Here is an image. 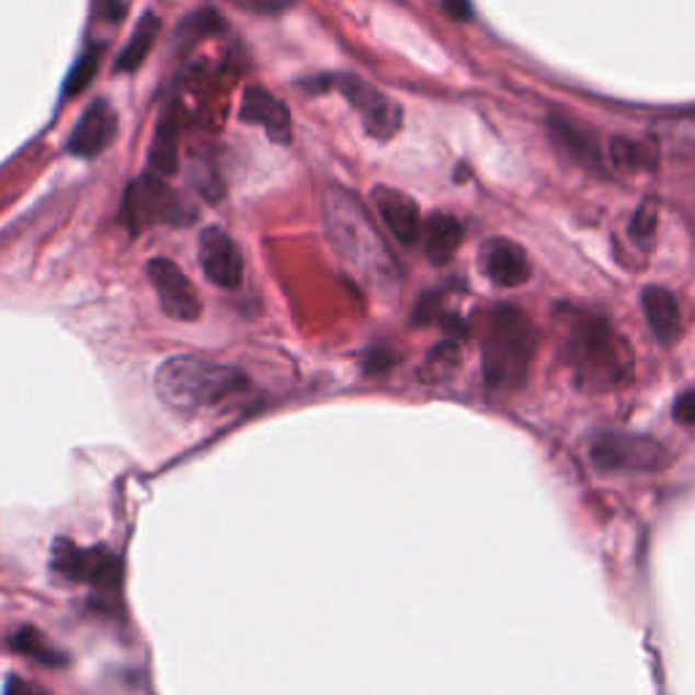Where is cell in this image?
Masks as SVG:
<instances>
[{
    "instance_id": "cell-19",
    "label": "cell",
    "mask_w": 695,
    "mask_h": 695,
    "mask_svg": "<svg viewBox=\"0 0 695 695\" xmlns=\"http://www.w3.org/2000/svg\"><path fill=\"white\" fill-rule=\"evenodd\" d=\"M158 31H161V22H158V16H152V14L141 16V20L136 22L134 36H130V42L125 44L123 53H119V58L115 62L117 71H136V68H139L141 62L147 60V55H150L152 44H156V38H158Z\"/></svg>"
},
{
    "instance_id": "cell-30",
    "label": "cell",
    "mask_w": 695,
    "mask_h": 695,
    "mask_svg": "<svg viewBox=\"0 0 695 695\" xmlns=\"http://www.w3.org/2000/svg\"><path fill=\"white\" fill-rule=\"evenodd\" d=\"M443 9H446V14L454 16V20H470L472 16L470 0H443Z\"/></svg>"
},
{
    "instance_id": "cell-13",
    "label": "cell",
    "mask_w": 695,
    "mask_h": 695,
    "mask_svg": "<svg viewBox=\"0 0 695 695\" xmlns=\"http://www.w3.org/2000/svg\"><path fill=\"white\" fill-rule=\"evenodd\" d=\"M483 275L503 288H516L529 281V259L522 244L511 239H492L481 250Z\"/></svg>"
},
{
    "instance_id": "cell-15",
    "label": "cell",
    "mask_w": 695,
    "mask_h": 695,
    "mask_svg": "<svg viewBox=\"0 0 695 695\" xmlns=\"http://www.w3.org/2000/svg\"><path fill=\"white\" fill-rule=\"evenodd\" d=\"M549 128H551V139L557 141L560 150H566L573 161L581 163V167H590L603 172V156H601V145H597V136L586 128L584 123L573 117H562V115H551L549 117Z\"/></svg>"
},
{
    "instance_id": "cell-10",
    "label": "cell",
    "mask_w": 695,
    "mask_h": 695,
    "mask_svg": "<svg viewBox=\"0 0 695 695\" xmlns=\"http://www.w3.org/2000/svg\"><path fill=\"white\" fill-rule=\"evenodd\" d=\"M198 261L202 270L215 286L220 288H237L242 283V253H239L237 242L218 226H207L198 239Z\"/></svg>"
},
{
    "instance_id": "cell-28",
    "label": "cell",
    "mask_w": 695,
    "mask_h": 695,
    "mask_svg": "<svg viewBox=\"0 0 695 695\" xmlns=\"http://www.w3.org/2000/svg\"><path fill=\"white\" fill-rule=\"evenodd\" d=\"M389 364H395V353L386 351V348H373V351L367 353V358H364V367H367V373H380V369H386Z\"/></svg>"
},
{
    "instance_id": "cell-7",
    "label": "cell",
    "mask_w": 695,
    "mask_h": 695,
    "mask_svg": "<svg viewBox=\"0 0 695 695\" xmlns=\"http://www.w3.org/2000/svg\"><path fill=\"white\" fill-rule=\"evenodd\" d=\"M323 84H332L334 90L343 93V99L353 110L362 115L364 130L375 139L386 141L400 130L402 125V110L400 104L389 99L386 93H380L375 84H369L367 79L353 77V73H338V77H329Z\"/></svg>"
},
{
    "instance_id": "cell-23",
    "label": "cell",
    "mask_w": 695,
    "mask_h": 695,
    "mask_svg": "<svg viewBox=\"0 0 695 695\" xmlns=\"http://www.w3.org/2000/svg\"><path fill=\"white\" fill-rule=\"evenodd\" d=\"M101 53H104L101 44H90V47H84V53L79 55V60L73 62L71 77L66 79V88H62V93H66L68 99H77V95L82 93L90 82H93L95 71H99Z\"/></svg>"
},
{
    "instance_id": "cell-9",
    "label": "cell",
    "mask_w": 695,
    "mask_h": 695,
    "mask_svg": "<svg viewBox=\"0 0 695 695\" xmlns=\"http://www.w3.org/2000/svg\"><path fill=\"white\" fill-rule=\"evenodd\" d=\"M147 275H150L152 288L158 290V301H161L167 316L176 318V321H196L202 316L198 290L174 261L152 259L147 264Z\"/></svg>"
},
{
    "instance_id": "cell-21",
    "label": "cell",
    "mask_w": 695,
    "mask_h": 695,
    "mask_svg": "<svg viewBox=\"0 0 695 695\" xmlns=\"http://www.w3.org/2000/svg\"><path fill=\"white\" fill-rule=\"evenodd\" d=\"M654 161H658V147L649 145V141H612V163L617 169H625V172H641V169H652Z\"/></svg>"
},
{
    "instance_id": "cell-17",
    "label": "cell",
    "mask_w": 695,
    "mask_h": 695,
    "mask_svg": "<svg viewBox=\"0 0 695 695\" xmlns=\"http://www.w3.org/2000/svg\"><path fill=\"white\" fill-rule=\"evenodd\" d=\"M465 229L454 215H432L424 226H421V242H424V253L432 264H446L454 259L457 248L463 244Z\"/></svg>"
},
{
    "instance_id": "cell-14",
    "label": "cell",
    "mask_w": 695,
    "mask_h": 695,
    "mask_svg": "<svg viewBox=\"0 0 695 695\" xmlns=\"http://www.w3.org/2000/svg\"><path fill=\"white\" fill-rule=\"evenodd\" d=\"M239 117L250 125H261L275 145H288L290 141L288 106L283 101H277L272 93H266L264 88L244 90Z\"/></svg>"
},
{
    "instance_id": "cell-27",
    "label": "cell",
    "mask_w": 695,
    "mask_h": 695,
    "mask_svg": "<svg viewBox=\"0 0 695 695\" xmlns=\"http://www.w3.org/2000/svg\"><path fill=\"white\" fill-rule=\"evenodd\" d=\"M654 220H658V213H654L652 204H643L634 218V233L636 237H649L654 231Z\"/></svg>"
},
{
    "instance_id": "cell-25",
    "label": "cell",
    "mask_w": 695,
    "mask_h": 695,
    "mask_svg": "<svg viewBox=\"0 0 695 695\" xmlns=\"http://www.w3.org/2000/svg\"><path fill=\"white\" fill-rule=\"evenodd\" d=\"M674 419L680 421V424L695 426V389L685 391V395L676 397V402H674Z\"/></svg>"
},
{
    "instance_id": "cell-32",
    "label": "cell",
    "mask_w": 695,
    "mask_h": 695,
    "mask_svg": "<svg viewBox=\"0 0 695 695\" xmlns=\"http://www.w3.org/2000/svg\"><path fill=\"white\" fill-rule=\"evenodd\" d=\"M5 695H44V693L36 691L31 682H22V680H16V676H11L9 687H5Z\"/></svg>"
},
{
    "instance_id": "cell-8",
    "label": "cell",
    "mask_w": 695,
    "mask_h": 695,
    "mask_svg": "<svg viewBox=\"0 0 695 695\" xmlns=\"http://www.w3.org/2000/svg\"><path fill=\"white\" fill-rule=\"evenodd\" d=\"M53 568L68 581H82V584H93L99 590H117L123 568L119 560L104 546L95 549H79L73 540L60 538L53 551Z\"/></svg>"
},
{
    "instance_id": "cell-26",
    "label": "cell",
    "mask_w": 695,
    "mask_h": 695,
    "mask_svg": "<svg viewBox=\"0 0 695 695\" xmlns=\"http://www.w3.org/2000/svg\"><path fill=\"white\" fill-rule=\"evenodd\" d=\"M244 5H248L250 11H255V14H281V11L290 9L294 3H299V0H242Z\"/></svg>"
},
{
    "instance_id": "cell-6",
    "label": "cell",
    "mask_w": 695,
    "mask_h": 695,
    "mask_svg": "<svg viewBox=\"0 0 695 695\" xmlns=\"http://www.w3.org/2000/svg\"><path fill=\"white\" fill-rule=\"evenodd\" d=\"M590 457L606 472H649L669 463L663 443L634 432H603L592 443Z\"/></svg>"
},
{
    "instance_id": "cell-5",
    "label": "cell",
    "mask_w": 695,
    "mask_h": 695,
    "mask_svg": "<svg viewBox=\"0 0 695 695\" xmlns=\"http://www.w3.org/2000/svg\"><path fill=\"white\" fill-rule=\"evenodd\" d=\"M123 226L130 233H141L147 226L156 220H167V224H187L193 213H185V204L169 191L161 182V176H139L134 185H128L123 196V209H119Z\"/></svg>"
},
{
    "instance_id": "cell-3",
    "label": "cell",
    "mask_w": 695,
    "mask_h": 695,
    "mask_svg": "<svg viewBox=\"0 0 695 695\" xmlns=\"http://www.w3.org/2000/svg\"><path fill=\"white\" fill-rule=\"evenodd\" d=\"M483 378L492 389H520L535 356V329L514 305H494L478 316Z\"/></svg>"
},
{
    "instance_id": "cell-31",
    "label": "cell",
    "mask_w": 695,
    "mask_h": 695,
    "mask_svg": "<svg viewBox=\"0 0 695 695\" xmlns=\"http://www.w3.org/2000/svg\"><path fill=\"white\" fill-rule=\"evenodd\" d=\"M95 9H99V14L104 20H119L125 11V3L123 0H95Z\"/></svg>"
},
{
    "instance_id": "cell-18",
    "label": "cell",
    "mask_w": 695,
    "mask_h": 695,
    "mask_svg": "<svg viewBox=\"0 0 695 695\" xmlns=\"http://www.w3.org/2000/svg\"><path fill=\"white\" fill-rule=\"evenodd\" d=\"M182 134V112L180 106H172L167 115L161 117L156 130V139L150 147V163L156 176H167L176 169V147H180Z\"/></svg>"
},
{
    "instance_id": "cell-12",
    "label": "cell",
    "mask_w": 695,
    "mask_h": 695,
    "mask_svg": "<svg viewBox=\"0 0 695 695\" xmlns=\"http://www.w3.org/2000/svg\"><path fill=\"white\" fill-rule=\"evenodd\" d=\"M373 204L378 209L380 220L386 224V229L395 233L402 244L419 242L424 220H421L419 204L408 193L397 191L391 185H378L373 191Z\"/></svg>"
},
{
    "instance_id": "cell-4",
    "label": "cell",
    "mask_w": 695,
    "mask_h": 695,
    "mask_svg": "<svg viewBox=\"0 0 695 695\" xmlns=\"http://www.w3.org/2000/svg\"><path fill=\"white\" fill-rule=\"evenodd\" d=\"M156 389L169 408L193 413V410L218 408L231 397L242 395L248 389V378L237 367L215 358L174 356L158 369Z\"/></svg>"
},
{
    "instance_id": "cell-1",
    "label": "cell",
    "mask_w": 695,
    "mask_h": 695,
    "mask_svg": "<svg viewBox=\"0 0 695 695\" xmlns=\"http://www.w3.org/2000/svg\"><path fill=\"white\" fill-rule=\"evenodd\" d=\"M323 218H327V233L334 250L351 266L353 275L373 288H391L400 281L395 255L380 239L367 209L351 193L338 185L329 187L323 193Z\"/></svg>"
},
{
    "instance_id": "cell-22",
    "label": "cell",
    "mask_w": 695,
    "mask_h": 695,
    "mask_svg": "<svg viewBox=\"0 0 695 695\" xmlns=\"http://www.w3.org/2000/svg\"><path fill=\"white\" fill-rule=\"evenodd\" d=\"M11 643H14L16 652L31 654L33 660H38V663H44V665H62V663H66V654H62L60 649H55L53 643H49L47 638L38 634L36 628L16 630L14 641H11Z\"/></svg>"
},
{
    "instance_id": "cell-29",
    "label": "cell",
    "mask_w": 695,
    "mask_h": 695,
    "mask_svg": "<svg viewBox=\"0 0 695 695\" xmlns=\"http://www.w3.org/2000/svg\"><path fill=\"white\" fill-rule=\"evenodd\" d=\"M674 136L676 141H682V145L695 147V115L680 119V123L674 125Z\"/></svg>"
},
{
    "instance_id": "cell-16",
    "label": "cell",
    "mask_w": 695,
    "mask_h": 695,
    "mask_svg": "<svg viewBox=\"0 0 695 695\" xmlns=\"http://www.w3.org/2000/svg\"><path fill=\"white\" fill-rule=\"evenodd\" d=\"M643 312L660 343H674L682 334V307L669 288L649 286L641 294Z\"/></svg>"
},
{
    "instance_id": "cell-2",
    "label": "cell",
    "mask_w": 695,
    "mask_h": 695,
    "mask_svg": "<svg viewBox=\"0 0 695 695\" xmlns=\"http://www.w3.org/2000/svg\"><path fill=\"white\" fill-rule=\"evenodd\" d=\"M562 356L573 380L586 391H612L634 378V351L603 318L573 312L568 318Z\"/></svg>"
},
{
    "instance_id": "cell-24",
    "label": "cell",
    "mask_w": 695,
    "mask_h": 695,
    "mask_svg": "<svg viewBox=\"0 0 695 695\" xmlns=\"http://www.w3.org/2000/svg\"><path fill=\"white\" fill-rule=\"evenodd\" d=\"M218 27H220V16L215 14L213 9H202V11H196L193 16H187L185 25L180 27V38L185 44H196V42H202V38L218 33Z\"/></svg>"
},
{
    "instance_id": "cell-11",
    "label": "cell",
    "mask_w": 695,
    "mask_h": 695,
    "mask_svg": "<svg viewBox=\"0 0 695 695\" xmlns=\"http://www.w3.org/2000/svg\"><path fill=\"white\" fill-rule=\"evenodd\" d=\"M117 134V115L106 101H93L68 136V150L73 156L93 158L112 145Z\"/></svg>"
},
{
    "instance_id": "cell-20",
    "label": "cell",
    "mask_w": 695,
    "mask_h": 695,
    "mask_svg": "<svg viewBox=\"0 0 695 695\" xmlns=\"http://www.w3.org/2000/svg\"><path fill=\"white\" fill-rule=\"evenodd\" d=\"M459 362H463V348H459L457 340H443L424 358V367L419 373L421 380L424 384H443V380H448L457 373Z\"/></svg>"
}]
</instances>
